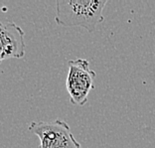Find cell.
Segmentation results:
<instances>
[{"label": "cell", "mask_w": 155, "mask_h": 148, "mask_svg": "<svg viewBox=\"0 0 155 148\" xmlns=\"http://www.w3.org/2000/svg\"><path fill=\"white\" fill-rule=\"evenodd\" d=\"M107 0H57L55 21L60 26L83 27L93 33L104 22Z\"/></svg>", "instance_id": "cell-1"}, {"label": "cell", "mask_w": 155, "mask_h": 148, "mask_svg": "<svg viewBox=\"0 0 155 148\" xmlns=\"http://www.w3.org/2000/svg\"><path fill=\"white\" fill-rule=\"evenodd\" d=\"M69 71L66 87L70 101L75 105L83 107L87 103L91 90L94 89V81L97 74L90 68V63L84 59H76L68 62Z\"/></svg>", "instance_id": "cell-2"}, {"label": "cell", "mask_w": 155, "mask_h": 148, "mask_svg": "<svg viewBox=\"0 0 155 148\" xmlns=\"http://www.w3.org/2000/svg\"><path fill=\"white\" fill-rule=\"evenodd\" d=\"M29 130L39 138L37 148H82L69 124L61 119L32 122Z\"/></svg>", "instance_id": "cell-3"}, {"label": "cell", "mask_w": 155, "mask_h": 148, "mask_svg": "<svg viewBox=\"0 0 155 148\" xmlns=\"http://www.w3.org/2000/svg\"><path fill=\"white\" fill-rule=\"evenodd\" d=\"M25 32L13 21L0 22V64L7 59H20L25 55Z\"/></svg>", "instance_id": "cell-4"}]
</instances>
